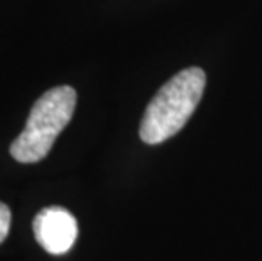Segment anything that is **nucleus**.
<instances>
[{
  "mask_svg": "<svg viewBox=\"0 0 262 261\" xmlns=\"http://www.w3.org/2000/svg\"><path fill=\"white\" fill-rule=\"evenodd\" d=\"M32 229H34L36 241L49 254L68 253L78 236L75 215L58 205L42 209L34 217Z\"/></svg>",
  "mask_w": 262,
  "mask_h": 261,
  "instance_id": "obj_3",
  "label": "nucleus"
},
{
  "mask_svg": "<svg viewBox=\"0 0 262 261\" xmlns=\"http://www.w3.org/2000/svg\"><path fill=\"white\" fill-rule=\"evenodd\" d=\"M76 107V92L68 85L51 88L32 105L26 127L10 146L19 163H37L51 151L59 132L70 124Z\"/></svg>",
  "mask_w": 262,
  "mask_h": 261,
  "instance_id": "obj_2",
  "label": "nucleus"
},
{
  "mask_svg": "<svg viewBox=\"0 0 262 261\" xmlns=\"http://www.w3.org/2000/svg\"><path fill=\"white\" fill-rule=\"evenodd\" d=\"M206 75L191 66L180 71L149 102L141 122V139L146 144H159L180 132L202 101Z\"/></svg>",
  "mask_w": 262,
  "mask_h": 261,
  "instance_id": "obj_1",
  "label": "nucleus"
},
{
  "mask_svg": "<svg viewBox=\"0 0 262 261\" xmlns=\"http://www.w3.org/2000/svg\"><path fill=\"white\" fill-rule=\"evenodd\" d=\"M10 219H12V215H10V209L5 204L0 202V243H4V239L9 234Z\"/></svg>",
  "mask_w": 262,
  "mask_h": 261,
  "instance_id": "obj_4",
  "label": "nucleus"
}]
</instances>
